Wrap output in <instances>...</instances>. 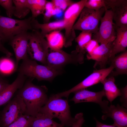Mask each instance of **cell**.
<instances>
[{"label": "cell", "instance_id": "23", "mask_svg": "<svg viewBox=\"0 0 127 127\" xmlns=\"http://www.w3.org/2000/svg\"><path fill=\"white\" fill-rule=\"evenodd\" d=\"M50 49H61L64 46V37L59 31L52 32L45 37Z\"/></svg>", "mask_w": 127, "mask_h": 127}, {"label": "cell", "instance_id": "13", "mask_svg": "<svg viewBox=\"0 0 127 127\" xmlns=\"http://www.w3.org/2000/svg\"><path fill=\"white\" fill-rule=\"evenodd\" d=\"M105 8L111 10L114 27L127 26V0H105Z\"/></svg>", "mask_w": 127, "mask_h": 127}, {"label": "cell", "instance_id": "2", "mask_svg": "<svg viewBox=\"0 0 127 127\" xmlns=\"http://www.w3.org/2000/svg\"><path fill=\"white\" fill-rule=\"evenodd\" d=\"M39 113L52 119H58L64 127H71L75 120L71 116L67 100L54 97L52 95L40 109Z\"/></svg>", "mask_w": 127, "mask_h": 127}, {"label": "cell", "instance_id": "3", "mask_svg": "<svg viewBox=\"0 0 127 127\" xmlns=\"http://www.w3.org/2000/svg\"><path fill=\"white\" fill-rule=\"evenodd\" d=\"M18 71L27 77L36 78L38 81H52L61 74L62 70L56 69L47 65L38 64L29 57L23 60Z\"/></svg>", "mask_w": 127, "mask_h": 127}, {"label": "cell", "instance_id": "37", "mask_svg": "<svg viewBox=\"0 0 127 127\" xmlns=\"http://www.w3.org/2000/svg\"><path fill=\"white\" fill-rule=\"evenodd\" d=\"M8 82L0 76V92L2 91L9 84Z\"/></svg>", "mask_w": 127, "mask_h": 127}, {"label": "cell", "instance_id": "25", "mask_svg": "<svg viewBox=\"0 0 127 127\" xmlns=\"http://www.w3.org/2000/svg\"><path fill=\"white\" fill-rule=\"evenodd\" d=\"M28 7L31 11L32 18H35L44 13L46 4V0H27Z\"/></svg>", "mask_w": 127, "mask_h": 127}, {"label": "cell", "instance_id": "32", "mask_svg": "<svg viewBox=\"0 0 127 127\" xmlns=\"http://www.w3.org/2000/svg\"><path fill=\"white\" fill-rule=\"evenodd\" d=\"M51 1L55 7L62 11H65L74 2L71 0H52Z\"/></svg>", "mask_w": 127, "mask_h": 127}, {"label": "cell", "instance_id": "33", "mask_svg": "<svg viewBox=\"0 0 127 127\" xmlns=\"http://www.w3.org/2000/svg\"><path fill=\"white\" fill-rule=\"evenodd\" d=\"M99 43L96 40L92 39L87 43L85 47L87 54L91 53L99 46Z\"/></svg>", "mask_w": 127, "mask_h": 127}, {"label": "cell", "instance_id": "38", "mask_svg": "<svg viewBox=\"0 0 127 127\" xmlns=\"http://www.w3.org/2000/svg\"><path fill=\"white\" fill-rule=\"evenodd\" d=\"M94 119L96 122V127H119L113 126L112 125H107L103 123L99 122L95 118H94Z\"/></svg>", "mask_w": 127, "mask_h": 127}, {"label": "cell", "instance_id": "17", "mask_svg": "<svg viewBox=\"0 0 127 127\" xmlns=\"http://www.w3.org/2000/svg\"><path fill=\"white\" fill-rule=\"evenodd\" d=\"M27 78L18 72L16 78L13 82L0 92V107L7 104L11 100L17 91L23 86Z\"/></svg>", "mask_w": 127, "mask_h": 127}, {"label": "cell", "instance_id": "21", "mask_svg": "<svg viewBox=\"0 0 127 127\" xmlns=\"http://www.w3.org/2000/svg\"><path fill=\"white\" fill-rule=\"evenodd\" d=\"M114 77L111 76L106 78L101 82L103 86L105 96L111 103L121 95L120 90L116 85Z\"/></svg>", "mask_w": 127, "mask_h": 127}, {"label": "cell", "instance_id": "5", "mask_svg": "<svg viewBox=\"0 0 127 127\" xmlns=\"http://www.w3.org/2000/svg\"><path fill=\"white\" fill-rule=\"evenodd\" d=\"M32 19L31 16L24 20H18L0 15V38L3 43L20 33L32 30Z\"/></svg>", "mask_w": 127, "mask_h": 127}, {"label": "cell", "instance_id": "26", "mask_svg": "<svg viewBox=\"0 0 127 127\" xmlns=\"http://www.w3.org/2000/svg\"><path fill=\"white\" fill-rule=\"evenodd\" d=\"M15 9L13 15L20 19L25 17L30 12L27 0H13Z\"/></svg>", "mask_w": 127, "mask_h": 127}, {"label": "cell", "instance_id": "10", "mask_svg": "<svg viewBox=\"0 0 127 127\" xmlns=\"http://www.w3.org/2000/svg\"><path fill=\"white\" fill-rule=\"evenodd\" d=\"M111 66L107 68L100 69L93 71V72L80 83L70 89L54 95L56 98L64 97L67 98L71 93H74L79 90L86 88L101 83L107 78L113 70Z\"/></svg>", "mask_w": 127, "mask_h": 127}, {"label": "cell", "instance_id": "19", "mask_svg": "<svg viewBox=\"0 0 127 127\" xmlns=\"http://www.w3.org/2000/svg\"><path fill=\"white\" fill-rule=\"evenodd\" d=\"M31 24L32 30L40 29L41 35L45 38L47 34L54 31L64 29V27L63 20L41 24L35 18H32Z\"/></svg>", "mask_w": 127, "mask_h": 127}, {"label": "cell", "instance_id": "14", "mask_svg": "<svg viewBox=\"0 0 127 127\" xmlns=\"http://www.w3.org/2000/svg\"><path fill=\"white\" fill-rule=\"evenodd\" d=\"M29 32H24L14 36L9 41V44L13 49L16 58L17 66L20 61L28 57V53Z\"/></svg>", "mask_w": 127, "mask_h": 127}, {"label": "cell", "instance_id": "20", "mask_svg": "<svg viewBox=\"0 0 127 127\" xmlns=\"http://www.w3.org/2000/svg\"><path fill=\"white\" fill-rule=\"evenodd\" d=\"M108 63L113 68L111 73L112 76L127 74V50L110 59ZM113 69V70H114Z\"/></svg>", "mask_w": 127, "mask_h": 127}, {"label": "cell", "instance_id": "6", "mask_svg": "<svg viewBox=\"0 0 127 127\" xmlns=\"http://www.w3.org/2000/svg\"><path fill=\"white\" fill-rule=\"evenodd\" d=\"M87 0H81L74 2L65 11L63 20L64 24L65 34L64 47L67 48L71 46L76 37L73 27L79 17Z\"/></svg>", "mask_w": 127, "mask_h": 127}, {"label": "cell", "instance_id": "34", "mask_svg": "<svg viewBox=\"0 0 127 127\" xmlns=\"http://www.w3.org/2000/svg\"><path fill=\"white\" fill-rule=\"evenodd\" d=\"M121 95L120 101L121 103L122 106L127 108V86L120 89Z\"/></svg>", "mask_w": 127, "mask_h": 127}, {"label": "cell", "instance_id": "7", "mask_svg": "<svg viewBox=\"0 0 127 127\" xmlns=\"http://www.w3.org/2000/svg\"><path fill=\"white\" fill-rule=\"evenodd\" d=\"M103 7L98 11L84 7L73 27V29L82 31L89 32L92 34L96 33L99 29L100 20L105 11Z\"/></svg>", "mask_w": 127, "mask_h": 127}, {"label": "cell", "instance_id": "27", "mask_svg": "<svg viewBox=\"0 0 127 127\" xmlns=\"http://www.w3.org/2000/svg\"><path fill=\"white\" fill-rule=\"evenodd\" d=\"M92 34L89 32L83 31L76 37L75 40L77 44L76 48L79 51L85 53V47L87 43L92 39Z\"/></svg>", "mask_w": 127, "mask_h": 127}, {"label": "cell", "instance_id": "29", "mask_svg": "<svg viewBox=\"0 0 127 127\" xmlns=\"http://www.w3.org/2000/svg\"><path fill=\"white\" fill-rule=\"evenodd\" d=\"M33 117L28 115L24 114L5 127H30Z\"/></svg>", "mask_w": 127, "mask_h": 127}, {"label": "cell", "instance_id": "31", "mask_svg": "<svg viewBox=\"0 0 127 127\" xmlns=\"http://www.w3.org/2000/svg\"><path fill=\"white\" fill-rule=\"evenodd\" d=\"M13 4V0H0V5L5 9L8 17L12 18L15 9Z\"/></svg>", "mask_w": 127, "mask_h": 127}, {"label": "cell", "instance_id": "36", "mask_svg": "<svg viewBox=\"0 0 127 127\" xmlns=\"http://www.w3.org/2000/svg\"><path fill=\"white\" fill-rule=\"evenodd\" d=\"M0 52L5 54L6 56L10 57L12 55V54L5 48L3 44V43L0 38Z\"/></svg>", "mask_w": 127, "mask_h": 127}, {"label": "cell", "instance_id": "28", "mask_svg": "<svg viewBox=\"0 0 127 127\" xmlns=\"http://www.w3.org/2000/svg\"><path fill=\"white\" fill-rule=\"evenodd\" d=\"M62 11L55 7L51 1H48L45 5L44 12L43 14L44 23L49 22L52 17L60 13Z\"/></svg>", "mask_w": 127, "mask_h": 127}, {"label": "cell", "instance_id": "39", "mask_svg": "<svg viewBox=\"0 0 127 127\" xmlns=\"http://www.w3.org/2000/svg\"></svg>", "mask_w": 127, "mask_h": 127}, {"label": "cell", "instance_id": "9", "mask_svg": "<svg viewBox=\"0 0 127 127\" xmlns=\"http://www.w3.org/2000/svg\"><path fill=\"white\" fill-rule=\"evenodd\" d=\"M26 108L22 98L16 95L5 106L0 116V126L5 127L22 115L26 114Z\"/></svg>", "mask_w": 127, "mask_h": 127}, {"label": "cell", "instance_id": "1", "mask_svg": "<svg viewBox=\"0 0 127 127\" xmlns=\"http://www.w3.org/2000/svg\"><path fill=\"white\" fill-rule=\"evenodd\" d=\"M29 78L18 90L16 95L23 99L26 106V114L35 117L48 100V89L45 86L34 84L32 82L34 79Z\"/></svg>", "mask_w": 127, "mask_h": 127}, {"label": "cell", "instance_id": "30", "mask_svg": "<svg viewBox=\"0 0 127 127\" xmlns=\"http://www.w3.org/2000/svg\"><path fill=\"white\" fill-rule=\"evenodd\" d=\"M84 7L96 11L105 8V0H87Z\"/></svg>", "mask_w": 127, "mask_h": 127}, {"label": "cell", "instance_id": "8", "mask_svg": "<svg viewBox=\"0 0 127 127\" xmlns=\"http://www.w3.org/2000/svg\"><path fill=\"white\" fill-rule=\"evenodd\" d=\"M49 49L46 39L39 30L33 29L29 32L28 53L31 59L46 65V57Z\"/></svg>", "mask_w": 127, "mask_h": 127}, {"label": "cell", "instance_id": "15", "mask_svg": "<svg viewBox=\"0 0 127 127\" xmlns=\"http://www.w3.org/2000/svg\"><path fill=\"white\" fill-rule=\"evenodd\" d=\"M113 41L107 44H100L91 53L87 54V56L88 60L95 61L94 67L99 66L100 69L105 68L110 58Z\"/></svg>", "mask_w": 127, "mask_h": 127}, {"label": "cell", "instance_id": "12", "mask_svg": "<svg viewBox=\"0 0 127 127\" xmlns=\"http://www.w3.org/2000/svg\"><path fill=\"white\" fill-rule=\"evenodd\" d=\"M73 97L70 100L75 104L83 102H92L98 104L104 114L109 107V102L106 100H102L103 97L105 96L103 89L98 92L89 91L86 89L78 91L74 93Z\"/></svg>", "mask_w": 127, "mask_h": 127}, {"label": "cell", "instance_id": "18", "mask_svg": "<svg viewBox=\"0 0 127 127\" xmlns=\"http://www.w3.org/2000/svg\"><path fill=\"white\" fill-rule=\"evenodd\" d=\"M114 28L116 37L113 42L110 59L117 54L125 51L127 47V26Z\"/></svg>", "mask_w": 127, "mask_h": 127}, {"label": "cell", "instance_id": "22", "mask_svg": "<svg viewBox=\"0 0 127 127\" xmlns=\"http://www.w3.org/2000/svg\"><path fill=\"white\" fill-rule=\"evenodd\" d=\"M30 127H64L44 115L39 113L33 117Z\"/></svg>", "mask_w": 127, "mask_h": 127}, {"label": "cell", "instance_id": "35", "mask_svg": "<svg viewBox=\"0 0 127 127\" xmlns=\"http://www.w3.org/2000/svg\"><path fill=\"white\" fill-rule=\"evenodd\" d=\"M75 120L71 127H82L85 122L83 114L82 113L77 114L75 116Z\"/></svg>", "mask_w": 127, "mask_h": 127}, {"label": "cell", "instance_id": "24", "mask_svg": "<svg viewBox=\"0 0 127 127\" xmlns=\"http://www.w3.org/2000/svg\"><path fill=\"white\" fill-rule=\"evenodd\" d=\"M10 57L6 56L0 58V75H8L18 69L16 62Z\"/></svg>", "mask_w": 127, "mask_h": 127}, {"label": "cell", "instance_id": "11", "mask_svg": "<svg viewBox=\"0 0 127 127\" xmlns=\"http://www.w3.org/2000/svg\"><path fill=\"white\" fill-rule=\"evenodd\" d=\"M104 14L100 20V25L97 32L92 36V39L100 44L112 42L116 37L111 10L106 8Z\"/></svg>", "mask_w": 127, "mask_h": 127}, {"label": "cell", "instance_id": "4", "mask_svg": "<svg viewBox=\"0 0 127 127\" xmlns=\"http://www.w3.org/2000/svg\"><path fill=\"white\" fill-rule=\"evenodd\" d=\"M84 54L76 48L69 54L61 49H50L46 57V65L62 70L63 67L69 64H82L84 61Z\"/></svg>", "mask_w": 127, "mask_h": 127}, {"label": "cell", "instance_id": "16", "mask_svg": "<svg viewBox=\"0 0 127 127\" xmlns=\"http://www.w3.org/2000/svg\"><path fill=\"white\" fill-rule=\"evenodd\" d=\"M108 117L111 118L114 121L112 125L119 127H127V108L119 104L116 106L111 104L101 118L105 120Z\"/></svg>", "mask_w": 127, "mask_h": 127}]
</instances>
